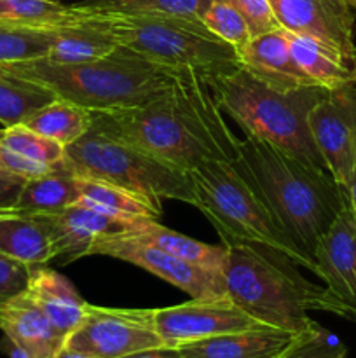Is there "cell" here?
<instances>
[{"label":"cell","mask_w":356,"mask_h":358,"mask_svg":"<svg viewBox=\"0 0 356 358\" xmlns=\"http://www.w3.org/2000/svg\"><path fill=\"white\" fill-rule=\"evenodd\" d=\"M91 128L124 140L181 171L232 161L237 142L201 72L177 69L170 86L142 105L91 112Z\"/></svg>","instance_id":"1"},{"label":"cell","mask_w":356,"mask_h":358,"mask_svg":"<svg viewBox=\"0 0 356 358\" xmlns=\"http://www.w3.org/2000/svg\"><path fill=\"white\" fill-rule=\"evenodd\" d=\"M230 163L260 194L279 227L313 257L318 241L348 205L346 189L325 168L251 136L237 142Z\"/></svg>","instance_id":"2"},{"label":"cell","mask_w":356,"mask_h":358,"mask_svg":"<svg viewBox=\"0 0 356 358\" xmlns=\"http://www.w3.org/2000/svg\"><path fill=\"white\" fill-rule=\"evenodd\" d=\"M227 297L267 327L300 334L316 322L309 311L356 320L351 306L328 287L311 282L285 252L262 243L225 245Z\"/></svg>","instance_id":"3"},{"label":"cell","mask_w":356,"mask_h":358,"mask_svg":"<svg viewBox=\"0 0 356 358\" xmlns=\"http://www.w3.org/2000/svg\"><path fill=\"white\" fill-rule=\"evenodd\" d=\"M223 114L251 138L264 140L311 166L325 168L309 129V112L330 90L306 86L279 91L239 65L202 73Z\"/></svg>","instance_id":"4"},{"label":"cell","mask_w":356,"mask_h":358,"mask_svg":"<svg viewBox=\"0 0 356 358\" xmlns=\"http://www.w3.org/2000/svg\"><path fill=\"white\" fill-rule=\"evenodd\" d=\"M2 72L49 87L58 98L91 112L142 105L163 93L177 69L163 66L119 44L101 59L59 65L47 58L0 66Z\"/></svg>","instance_id":"5"},{"label":"cell","mask_w":356,"mask_h":358,"mask_svg":"<svg viewBox=\"0 0 356 358\" xmlns=\"http://www.w3.org/2000/svg\"><path fill=\"white\" fill-rule=\"evenodd\" d=\"M188 177L195 208L215 227L223 245H269L320 276L316 261L279 227L260 194L230 161L208 159L188 171Z\"/></svg>","instance_id":"6"},{"label":"cell","mask_w":356,"mask_h":358,"mask_svg":"<svg viewBox=\"0 0 356 358\" xmlns=\"http://www.w3.org/2000/svg\"><path fill=\"white\" fill-rule=\"evenodd\" d=\"M63 163L77 177L107 182L138 196L159 215L163 213V199H177L195 206L187 171L94 128L65 147Z\"/></svg>","instance_id":"7"},{"label":"cell","mask_w":356,"mask_h":358,"mask_svg":"<svg viewBox=\"0 0 356 358\" xmlns=\"http://www.w3.org/2000/svg\"><path fill=\"white\" fill-rule=\"evenodd\" d=\"M100 14L119 44L163 66L209 73L239 65L236 49L215 37L198 17Z\"/></svg>","instance_id":"8"},{"label":"cell","mask_w":356,"mask_h":358,"mask_svg":"<svg viewBox=\"0 0 356 358\" xmlns=\"http://www.w3.org/2000/svg\"><path fill=\"white\" fill-rule=\"evenodd\" d=\"M65 346L94 358H121L164 346L154 324V310L103 308L89 304Z\"/></svg>","instance_id":"9"},{"label":"cell","mask_w":356,"mask_h":358,"mask_svg":"<svg viewBox=\"0 0 356 358\" xmlns=\"http://www.w3.org/2000/svg\"><path fill=\"white\" fill-rule=\"evenodd\" d=\"M89 255H107V257L119 259V261L143 268L154 276H159L164 282L184 290L191 296V299H212V297L227 296L223 271L199 268L175 255L166 254L154 245L136 240L129 234L107 236L94 241Z\"/></svg>","instance_id":"10"},{"label":"cell","mask_w":356,"mask_h":358,"mask_svg":"<svg viewBox=\"0 0 356 358\" xmlns=\"http://www.w3.org/2000/svg\"><path fill=\"white\" fill-rule=\"evenodd\" d=\"M307 121L325 166L348 189L356 170V86L328 91L311 108Z\"/></svg>","instance_id":"11"},{"label":"cell","mask_w":356,"mask_h":358,"mask_svg":"<svg viewBox=\"0 0 356 358\" xmlns=\"http://www.w3.org/2000/svg\"><path fill=\"white\" fill-rule=\"evenodd\" d=\"M154 324L163 345L171 348L229 332L267 327L241 310L227 296L191 299L177 306L154 310Z\"/></svg>","instance_id":"12"},{"label":"cell","mask_w":356,"mask_h":358,"mask_svg":"<svg viewBox=\"0 0 356 358\" xmlns=\"http://www.w3.org/2000/svg\"><path fill=\"white\" fill-rule=\"evenodd\" d=\"M279 27L318 38L356 70L355 16L344 0H269Z\"/></svg>","instance_id":"13"},{"label":"cell","mask_w":356,"mask_h":358,"mask_svg":"<svg viewBox=\"0 0 356 358\" xmlns=\"http://www.w3.org/2000/svg\"><path fill=\"white\" fill-rule=\"evenodd\" d=\"M38 219L47 231L52 259H63V264L87 257L94 241L133 233L138 229L142 220H145L115 219L77 203L58 213L38 215Z\"/></svg>","instance_id":"14"},{"label":"cell","mask_w":356,"mask_h":358,"mask_svg":"<svg viewBox=\"0 0 356 358\" xmlns=\"http://www.w3.org/2000/svg\"><path fill=\"white\" fill-rule=\"evenodd\" d=\"M313 257L318 278L356 313V219L349 201L318 241Z\"/></svg>","instance_id":"15"},{"label":"cell","mask_w":356,"mask_h":358,"mask_svg":"<svg viewBox=\"0 0 356 358\" xmlns=\"http://www.w3.org/2000/svg\"><path fill=\"white\" fill-rule=\"evenodd\" d=\"M237 58L246 72L274 90L292 91L318 86L295 62L283 28L253 37Z\"/></svg>","instance_id":"16"},{"label":"cell","mask_w":356,"mask_h":358,"mask_svg":"<svg viewBox=\"0 0 356 358\" xmlns=\"http://www.w3.org/2000/svg\"><path fill=\"white\" fill-rule=\"evenodd\" d=\"M0 331L28 358H54L65 345L28 292L14 297L0 310Z\"/></svg>","instance_id":"17"},{"label":"cell","mask_w":356,"mask_h":358,"mask_svg":"<svg viewBox=\"0 0 356 358\" xmlns=\"http://www.w3.org/2000/svg\"><path fill=\"white\" fill-rule=\"evenodd\" d=\"M27 292L65 341L79 327L89 306L65 276L44 264L31 266Z\"/></svg>","instance_id":"18"},{"label":"cell","mask_w":356,"mask_h":358,"mask_svg":"<svg viewBox=\"0 0 356 358\" xmlns=\"http://www.w3.org/2000/svg\"><path fill=\"white\" fill-rule=\"evenodd\" d=\"M297 334L274 327L246 329L178 346L181 358H276Z\"/></svg>","instance_id":"19"},{"label":"cell","mask_w":356,"mask_h":358,"mask_svg":"<svg viewBox=\"0 0 356 358\" xmlns=\"http://www.w3.org/2000/svg\"><path fill=\"white\" fill-rule=\"evenodd\" d=\"M117 45V38L105 27L101 14L89 9L84 20L56 28L54 41L45 58L59 65H77L105 58Z\"/></svg>","instance_id":"20"},{"label":"cell","mask_w":356,"mask_h":358,"mask_svg":"<svg viewBox=\"0 0 356 358\" xmlns=\"http://www.w3.org/2000/svg\"><path fill=\"white\" fill-rule=\"evenodd\" d=\"M79 201V177L63 161L47 173L28 178L13 208L30 215L58 213Z\"/></svg>","instance_id":"21"},{"label":"cell","mask_w":356,"mask_h":358,"mask_svg":"<svg viewBox=\"0 0 356 358\" xmlns=\"http://www.w3.org/2000/svg\"><path fill=\"white\" fill-rule=\"evenodd\" d=\"M0 254L28 266L51 261V243L38 215L0 208Z\"/></svg>","instance_id":"22"},{"label":"cell","mask_w":356,"mask_h":358,"mask_svg":"<svg viewBox=\"0 0 356 358\" xmlns=\"http://www.w3.org/2000/svg\"><path fill=\"white\" fill-rule=\"evenodd\" d=\"M285 35L293 58L314 84L327 90L356 86V70L334 48L307 35L286 30Z\"/></svg>","instance_id":"23"},{"label":"cell","mask_w":356,"mask_h":358,"mask_svg":"<svg viewBox=\"0 0 356 358\" xmlns=\"http://www.w3.org/2000/svg\"><path fill=\"white\" fill-rule=\"evenodd\" d=\"M129 236L140 241L154 245L166 254L175 255L185 262L199 266L213 271H223V264L227 259L225 245H208L202 241L188 238L185 234L177 233L173 229L161 226L157 219H145L138 226V229L129 233Z\"/></svg>","instance_id":"24"},{"label":"cell","mask_w":356,"mask_h":358,"mask_svg":"<svg viewBox=\"0 0 356 358\" xmlns=\"http://www.w3.org/2000/svg\"><path fill=\"white\" fill-rule=\"evenodd\" d=\"M89 14V9L65 6L58 0H0V21L17 27L56 30L77 23Z\"/></svg>","instance_id":"25"},{"label":"cell","mask_w":356,"mask_h":358,"mask_svg":"<svg viewBox=\"0 0 356 358\" xmlns=\"http://www.w3.org/2000/svg\"><path fill=\"white\" fill-rule=\"evenodd\" d=\"M86 208L122 220L159 219V213L138 196L101 180L79 177V201Z\"/></svg>","instance_id":"26"},{"label":"cell","mask_w":356,"mask_h":358,"mask_svg":"<svg viewBox=\"0 0 356 358\" xmlns=\"http://www.w3.org/2000/svg\"><path fill=\"white\" fill-rule=\"evenodd\" d=\"M56 98L49 87L0 70V122L3 128L24 124Z\"/></svg>","instance_id":"27"},{"label":"cell","mask_w":356,"mask_h":358,"mask_svg":"<svg viewBox=\"0 0 356 358\" xmlns=\"http://www.w3.org/2000/svg\"><path fill=\"white\" fill-rule=\"evenodd\" d=\"M91 122H93L91 110L63 98H56L37 114L31 115L24 126L66 147L86 135L91 128Z\"/></svg>","instance_id":"28"},{"label":"cell","mask_w":356,"mask_h":358,"mask_svg":"<svg viewBox=\"0 0 356 358\" xmlns=\"http://www.w3.org/2000/svg\"><path fill=\"white\" fill-rule=\"evenodd\" d=\"M54 41V30L28 28L0 21V66L45 58Z\"/></svg>","instance_id":"29"},{"label":"cell","mask_w":356,"mask_h":358,"mask_svg":"<svg viewBox=\"0 0 356 358\" xmlns=\"http://www.w3.org/2000/svg\"><path fill=\"white\" fill-rule=\"evenodd\" d=\"M198 17L215 37L232 45L237 55L253 38L246 20L225 0H202Z\"/></svg>","instance_id":"30"},{"label":"cell","mask_w":356,"mask_h":358,"mask_svg":"<svg viewBox=\"0 0 356 358\" xmlns=\"http://www.w3.org/2000/svg\"><path fill=\"white\" fill-rule=\"evenodd\" d=\"M0 147L21 154L28 159L54 166L65 157V147L47 136L38 135L24 124L9 126L0 129Z\"/></svg>","instance_id":"31"},{"label":"cell","mask_w":356,"mask_h":358,"mask_svg":"<svg viewBox=\"0 0 356 358\" xmlns=\"http://www.w3.org/2000/svg\"><path fill=\"white\" fill-rule=\"evenodd\" d=\"M201 2L202 0H82L80 6L98 13L170 14V16L198 17Z\"/></svg>","instance_id":"32"},{"label":"cell","mask_w":356,"mask_h":358,"mask_svg":"<svg viewBox=\"0 0 356 358\" xmlns=\"http://www.w3.org/2000/svg\"><path fill=\"white\" fill-rule=\"evenodd\" d=\"M276 358H348V348L334 334L314 324L300 332Z\"/></svg>","instance_id":"33"},{"label":"cell","mask_w":356,"mask_h":358,"mask_svg":"<svg viewBox=\"0 0 356 358\" xmlns=\"http://www.w3.org/2000/svg\"><path fill=\"white\" fill-rule=\"evenodd\" d=\"M31 266L0 254V310L14 297L27 292Z\"/></svg>","instance_id":"34"},{"label":"cell","mask_w":356,"mask_h":358,"mask_svg":"<svg viewBox=\"0 0 356 358\" xmlns=\"http://www.w3.org/2000/svg\"><path fill=\"white\" fill-rule=\"evenodd\" d=\"M246 20L251 37L278 30L279 23L269 0H225Z\"/></svg>","instance_id":"35"},{"label":"cell","mask_w":356,"mask_h":358,"mask_svg":"<svg viewBox=\"0 0 356 358\" xmlns=\"http://www.w3.org/2000/svg\"><path fill=\"white\" fill-rule=\"evenodd\" d=\"M0 161H2L3 168H6L10 175H14V177L17 178H23V180L40 177V175L47 173L52 168L49 166V164L28 159V157L21 156V154L17 152H13V150L9 149H3V147H0Z\"/></svg>","instance_id":"36"},{"label":"cell","mask_w":356,"mask_h":358,"mask_svg":"<svg viewBox=\"0 0 356 358\" xmlns=\"http://www.w3.org/2000/svg\"><path fill=\"white\" fill-rule=\"evenodd\" d=\"M23 184L21 178H0V208H13Z\"/></svg>","instance_id":"37"},{"label":"cell","mask_w":356,"mask_h":358,"mask_svg":"<svg viewBox=\"0 0 356 358\" xmlns=\"http://www.w3.org/2000/svg\"><path fill=\"white\" fill-rule=\"evenodd\" d=\"M121 358H181L178 348H171V346H159V348H149L142 350V352L129 353Z\"/></svg>","instance_id":"38"},{"label":"cell","mask_w":356,"mask_h":358,"mask_svg":"<svg viewBox=\"0 0 356 358\" xmlns=\"http://www.w3.org/2000/svg\"><path fill=\"white\" fill-rule=\"evenodd\" d=\"M346 192H348V201H349V206H351V210H353V215H355V219H356V170H355V173H353L351 182H349Z\"/></svg>","instance_id":"39"},{"label":"cell","mask_w":356,"mask_h":358,"mask_svg":"<svg viewBox=\"0 0 356 358\" xmlns=\"http://www.w3.org/2000/svg\"><path fill=\"white\" fill-rule=\"evenodd\" d=\"M6 343H7V353H9V358H28L20 348H17V346H14L9 339H6Z\"/></svg>","instance_id":"40"},{"label":"cell","mask_w":356,"mask_h":358,"mask_svg":"<svg viewBox=\"0 0 356 358\" xmlns=\"http://www.w3.org/2000/svg\"><path fill=\"white\" fill-rule=\"evenodd\" d=\"M0 178H17V177H14V175H10L9 171H7L6 168H3L2 161H0ZM21 180H23V178H21Z\"/></svg>","instance_id":"41"},{"label":"cell","mask_w":356,"mask_h":358,"mask_svg":"<svg viewBox=\"0 0 356 358\" xmlns=\"http://www.w3.org/2000/svg\"><path fill=\"white\" fill-rule=\"evenodd\" d=\"M346 3H348L349 7H351V9H356V0H344Z\"/></svg>","instance_id":"42"}]
</instances>
